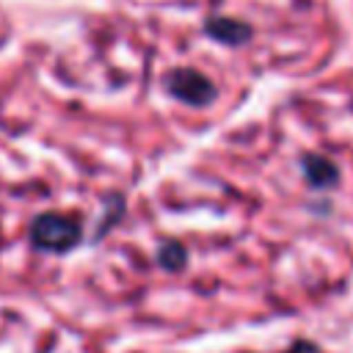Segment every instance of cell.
I'll use <instances>...</instances> for the list:
<instances>
[{
	"instance_id": "cell-1",
	"label": "cell",
	"mask_w": 353,
	"mask_h": 353,
	"mask_svg": "<svg viewBox=\"0 0 353 353\" xmlns=\"http://www.w3.org/2000/svg\"><path fill=\"white\" fill-rule=\"evenodd\" d=\"M33 240L39 245L55 248V251L69 248L77 240V223L69 218H61V215H44L33 226Z\"/></svg>"
},
{
	"instance_id": "cell-2",
	"label": "cell",
	"mask_w": 353,
	"mask_h": 353,
	"mask_svg": "<svg viewBox=\"0 0 353 353\" xmlns=\"http://www.w3.org/2000/svg\"><path fill=\"white\" fill-rule=\"evenodd\" d=\"M171 88H174L179 97L190 99V102H204V99L212 97L210 83H207L204 77H199V74H179V77H174Z\"/></svg>"
},
{
	"instance_id": "cell-3",
	"label": "cell",
	"mask_w": 353,
	"mask_h": 353,
	"mask_svg": "<svg viewBox=\"0 0 353 353\" xmlns=\"http://www.w3.org/2000/svg\"><path fill=\"white\" fill-rule=\"evenodd\" d=\"M306 171H309L317 182H328V179H334V171H331V168H328V163H323V160H309Z\"/></svg>"
}]
</instances>
